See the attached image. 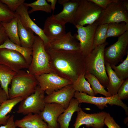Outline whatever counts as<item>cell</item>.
I'll return each instance as SVG.
<instances>
[{
    "label": "cell",
    "mask_w": 128,
    "mask_h": 128,
    "mask_svg": "<svg viewBox=\"0 0 128 128\" xmlns=\"http://www.w3.org/2000/svg\"><path fill=\"white\" fill-rule=\"evenodd\" d=\"M74 97L78 100L79 103H84L94 104L101 110L107 107V104L120 106L124 110L126 115L128 114L127 106L119 98L117 94L109 97H97L76 91Z\"/></svg>",
    "instance_id": "obj_9"
},
{
    "label": "cell",
    "mask_w": 128,
    "mask_h": 128,
    "mask_svg": "<svg viewBox=\"0 0 128 128\" xmlns=\"http://www.w3.org/2000/svg\"><path fill=\"white\" fill-rule=\"evenodd\" d=\"M23 99L21 97H17L8 99L0 105V126L5 125L10 116L7 115L13 108Z\"/></svg>",
    "instance_id": "obj_24"
},
{
    "label": "cell",
    "mask_w": 128,
    "mask_h": 128,
    "mask_svg": "<svg viewBox=\"0 0 128 128\" xmlns=\"http://www.w3.org/2000/svg\"><path fill=\"white\" fill-rule=\"evenodd\" d=\"M0 63L7 66L16 73L23 69H28L29 66L20 53L5 48L0 49Z\"/></svg>",
    "instance_id": "obj_12"
},
{
    "label": "cell",
    "mask_w": 128,
    "mask_h": 128,
    "mask_svg": "<svg viewBox=\"0 0 128 128\" xmlns=\"http://www.w3.org/2000/svg\"><path fill=\"white\" fill-rule=\"evenodd\" d=\"M9 38L5 28L2 23L0 22V46Z\"/></svg>",
    "instance_id": "obj_39"
},
{
    "label": "cell",
    "mask_w": 128,
    "mask_h": 128,
    "mask_svg": "<svg viewBox=\"0 0 128 128\" xmlns=\"http://www.w3.org/2000/svg\"><path fill=\"white\" fill-rule=\"evenodd\" d=\"M9 89V99L21 97L23 99L34 93L38 85L36 77L23 69L16 73Z\"/></svg>",
    "instance_id": "obj_3"
},
{
    "label": "cell",
    "mask_w": 128,
    "mask_h": 128,
    "mask_svg": "<svg viewBox=\"0 0 128 128\" xmlns=\"http://www.w3.org/2000/svg\"><path fill=\"white\" fill-rule=\"evenodd\" d=\"M85 77L90 84L95 95L98 94H101L105 97H109L112 96L105 89L97 78L91 73H85Z\"/></svg>",
    "instance_id": "obj_29"
},
{
    "label": "cell",
    "mask_w": 128,
    "mask_h": 128,
    "mask_svg": "<svg viewBox=\"0 0 128 128\" xmlns=\"http://www.w3.org/2000/svg\"><path fill=\"white\" fill-rule=\"evenodd\" d=\"M110 66L117 76L121 79L124 80L128 78V53L126 59L119 65Z\"/></svg>",
    "instance_id": "obj_33"
},
{
    "label": "cell",
    "mask_w": 128,
    "mask_h": 128,
    "mask_svg": "<svg viewBox=\"0 0 128 128\" xmlns=\"http://www.w3.org/2000/svg\"><path fill=\"white\" fill-rule=\"evenodd\" d=\"M108 44L106 42L95 47L90 53L85 58V73L95 76L105 88L107 87L109 82L104 57L105 49Z\"/></svg>",
    "instance_id": "obj_2"
},
{
    "label": "cell",
    "mask_w": 128,
    "mask_h": 128,
    "mask_svg": "<svg viewBox=\"0 0 128 128\" xmlns=\"http://www.w3.org/2000/svg\"><path fill=\"white\" fill-rule=\"evenodd\" d=\"M1 103H0V105L1 104Z\"/></svg>",
    "instance_id": "obj_45"
},
{
    "label": "cell",
    "mask_w": 128,
    "mask_h": 128,
    "mask_svg": "<svg viewBox=\"0 0 128 128\" xmlns=\"http://www.w3.org/2000/svg\"><path fill=\"white\" fill-rule=\"evenodd\" d=\"M68 0H59L57 1L59 3L62 5L63 4L66 2Z\"/></svg>",
    "instance_id": "obj_44"
},
{
    "label": "cell",
    "mask_w": 128,
    "mask_h": 128,
    "mask_svg": "<svg viewBox=\"0 0 128 128\" xmlns=\"http://www.w3.org/2000/svg\"><path fill=\"white\" fill-rule=\"evenodd\" d=\"M17 127L14 121V116L12 115L8 119L6 124L0 126V128H16Z\"/></svg>",
    "instance_id": "obj_40"
},
{
    "label": "cell",
    "mask_w": 128,
    "mask_h": 128,
    "mask_svg": "<svg viewBox=\"0 0 128 128\" xmlns=\"http://www.w3.org/2000/svg\"><path fill=\"white\" fill-rule=\"evenodd\" d=\"M103 10L90 0H79L75 19V25L83 26L93 23L99 18Z\"/></svg>",
    "instance_id": "obj_5"
},
{
    "label": "cell",
    "mask_w": 128,
    "mask_h": 128,
    "mask_svg": "<svg viewBox=\"0 0 128 128\" xmlns=\"http://www.w3.org/2000/svg\"><path fill=\"white\" fill-rule=\"evenodd\" d=\"M16 16L15 12L10 10L6 5L0 1V22L8 23Z\"/></svg>",
    "instance_id": "obj_34"
},
{
    "label": "cell",
    "mask_w": 128,
    "mask_h": 128,
    "mask_svg": "<svg viewBox=\"0 0 128 128\" xmlns=\"http://www.w3.org/2000/svg\"><path fill=\"white\" fill-rule=\"evenodd\" d=\"M96 22L98 25L122 22L128 23V10L124 7L123 0H113L103 10Z\"/></svg>",
    "instance_id": "obj_6"
},
{
    "label": "cell",
    "mask_w": 128,
    "mask_h": 128,
    "mask_svg": "<svg viewBox=\"0 0 128 128\" xmlns=\"http://www.w3.org/2000/svg\"><path fill=\"white\" fill-rule=\"evenodd\" d=\"M70 32L66 33L62 36L51 41L45 48L66 51H80L79 42Z\"/></svg>",
    "instance_id": "obj_16"
},
{
    "label": "cell",
    "mask_w": 128,
    "mask_h": 128,
    "mask_svg": "<svg viewBox=\"0 0 128 128\" xmlns=\"http://www.w3.org/2000/svg\"><path fill=\"white\" fill-rule=\"evenodd\" d=\"M78 100L73 98L68 107L58 117L57 122L60 128H69V123L73 114L79 111L81 109Z\"/></svg>",
    "instance_id": "obj_21"
},
{
    "label": "cell",
    "mask_w": 128,
    "mask_h": 128,
    "mask_svg": "<svg viewBox=\"0 0 128 128\" xmlns=\"http://www.w3.org/2000/svg\"><path fill=\"white\" fill-rule=\"evenodd\" d=\"M45 49L53 72L73 82L85 72V57L80 51Z\"/></svg>",
    "instance_id": "obj_1"
},
{
    "label": "cell",
    "mask_w": 128,
    "mask_h": 128,
    "mask_svg": "<svg viewBox=\"0 0 128 128\" xmlns=\"http://www.w3.org/2000/svg\"><path fill=\"white\" fill-rule=\"evenodd\" d=\"M79 3V0H68L62 5V10L54 15V17L60 22L65 24L67 23L75 25V19Z\"/></svg>",
    "instance_id": "obj_19"
},
{
    "label": "cell",
    "mask_w": 128,
    "mask_h": 128,
    "mask_svg": "<svg viewBox=\"0 0 128 128\" xmlns=\"http://www.w3.org/2000/svg\"><path fill=\"white\" fill-rule=\"evenodd\" d=\"M31 62L27 70L35 77L41 74L53 72L50 65L49 55L45 48L44 42L36 36L32 48Z\"/></svg>",
    "instance_id": "obj_4"
},
{
    "label": "cell",
    "mask_w": 128,
    "mask_h": 128,
    "mask_svg": "<svg viewBox=\"0 0 128 128\" xmlns=\"http://www.w3.org/2000/svg\"><path fill=\"white\" fill-rule=\"evenodd\" d=\"M117 94L121 99H127L128 98V78L124 80L119 88Z\"/></svg>",
    "instance_id": "obj_36"
},
{
    "label": "cell",
    "mask_w": 128,
    "mask_h": 128,
    "mask_svg": "<svg viewBox=\"0 0 128 128\" xmlns=\"http://www.w3.org/2000/svg\"><path fill=\"white\" fill-rule=\"evenodd\" d=\"M8 99L9 98L6 93L0 87V103H1Z\"/></svg>",
    "instance_id": "obj_41"
},
{
    "label": "cell",
    "mask_w": 128,
    "mask_h": 128,
    "mask_svg": "<svg viewBox=\"0 0 128 128\" xmlns=\"http://www.w3.org/2000/svg\"><path fill=\"white\" fill-rule=\"evenodd\" d=\"M24 5L27 7L32 8L28 11L29 14L36 11H41L47 13H51L52 11L50 5L46 0H37L31 3H24Z\"/></svg>",
    "instance_id": "obj_32"
},
{
    "label": "cell",
    "mask_w": 128,
    "mask_h": 128,
    "mask_svg": "<svg viewBox=\"0 0 128 128\" xmlns=\"http://www.w3.org/2000/svg\"><path fill=\"white\" fill-rule=\"evenodd\" d=\"M54 15L53 14L46 18L43 29L50 41L62 36L66 33L65 24L57 20Z\"/></svg>",
    "instance_id": "obj_18"
},
{
    "label": "cell",
    "mask_w": 128,
    "mask_h": 128,
    "mask_svg": "<svg viewBox=\"0 0 128 128\" xmlns=\"http://www.w3.org/2000/svg\"><path fill=\"white\" fill-rule=\"evenodd\" d=\"M104 123L108 128H121L120 126L116 123L113 117L108 113H107L105 115Z\"/></svg>",
    "instance_id": "obj_37"
},
{
    "label": "cell",
    "mask_w": 128,
    "mask_h": 128,
    "mask_svg": "<svg viewBox=\"0 0 128 128\" xmlns=\"http://www.w3.org/2000/svg\"><path fill=\"white\" fill-rule=\"evenodd\" d=\"M65 110L62 105L58 104H46L43 110L38 114L47 123L48 128H59L57 119Z\"/></svg>",
    "instance_id": "obj_15"
},
{
    "label": "cell",
    "mask_w": 128,
    "mask_h": 128,
    "mask_svg": "<svg viewBox=\"0 0 128 128\" xmlns=\"http://www.w3.org/2000/svg\"><path fill=\"white\" fill-rule=\"evenodd\" d=\"M35 77L38 85L47 95L73 83L53 72L43 74Z\"/></svg>",
    "instance_id": "obj_11"
},
{
    "label": "cell",
    "mask_w": 128,
    "mask_h": 128,
    "mask_svg": "<svg viewBox=\"0 0 128 128\" xmlns=\"http://www.w3.org/2000/svg\"><path fill=\"white\" fill-rule=\"evenodd\" d=\"M106 113L102 112L88 114L84 112L81 108L77 112V117L73 125L74 128H79L83 125L87 128H102L105 125L104 121Z\"/></svg>",
    "instance_id": "obj_13"
},
{
    "label": "cell",
    "mask_w": 128,
    "mask_h": 128,
    "mask_svg": "<svg viewBox=\"0 0 128 128\" xmlns=\"http://www.w3.org/2000/svg\"><path fill=\"white\" fill-rule=\"evenodd\" d=\"M72 85L54 91L45 96V103L58 104L62 105L65 109H66L68 107L71 100L74 97L75 92Z\"/></svg>",
    "instance_id": "obj_17"
},
{
    "label": "cell",
    "mask_w": 128,
    "mask_h": 128,
    "mask_svg": "<svg viewBox=\"0 0 128 128\" xmlns=\"http://www.w3.org/2000/svg\"><path fill=\"white\" fill-rule=\"evenodd\" d=\"M16 73L9 67L0 63V87L5 92L8 98V86Z\"/></svg>",
    "instance_id": "obj_26"
},
{
    "label": "cell",
    "mask_w": 128,
    "mask_h": 128,
    "mask_svg": "<svg viewBox=\"0 0 128 128\" xmlns=\"http://www.w3.org/2000/svg\"><path fill=\"white\" fill-rule=\"evenodd\" d=\"M17 18L16 15V17L8 23H0L4 27L9 40L21 46L18 33Z\"/></svg>",
    "instance_id": "obj_27"
},
{
    "label": "cell",
    "mask_w": 128,
    "mask_h": 128,
    "mask_svg": "<svg viewBox=\"0 0 128 128\" xmlns=\"http://www.w3.org/2000/svg\"><path fill=\"white\" fill-rule=\"evenodd\" d=\"M109 82L106 87L107 91L112 96L117 94L118 90L124 80L120 79L116 75L109 64L105 63Z\"/></svg>",
    "instance_id": "obj_23"
},
{
    "label": "cell",
    "mask_w": 128,
    "mask_h": 128,
    "mask_svg": "<svg viewBox=\"0 0 128 128\" xmlns=\"http://www.w3.org/2000/svg\"><path fill=\"white\" fill-rule=\"evenodd\" d=\"M0 1L6 5L10 10L14 12L25 1L24 0H0Z\"/></svg>",
    "instance_id": "obj_35"
},
{
    "label": "cell",
    "mask_w": 128,
    "mask_h": 128,
    "mask_svg": "<svg viewBox=\"0 0 128 128\" xmlns=\"http://www.w3.org/2000/svg\"><path fill=\"white\" fill-rule=\"evenodd\" d=\"M24 3L20 5L15 12L24 27L31 30L43 40L45 47L46 46L50 41L45 34L43 30L38 26L31 19L28 13V7Z\"/></svg>",
    "instance_id": "obj_14"
},
{
    "label": "cell",
    "mask_w": 128,
    "mask_h": 128,
    "mask_svg": "<svg viewBox=\"0 0 128 128\" xmlns=\"http://www.w3.org/2000/svg\"><path fill=\"white\" fill-rule=\"evenodd\" d=\"M15 123L17 127L21 128H48L47 123L38 114H28Z\"/></svg>",
    "instance_id": "obj_20"
},
{
    "label": "cell",
    "mask_w": 128,
    "mask_h": 128,
    "mask_svg": "<svg viewBox=\"0 0 128 128\" xmlns=\"http://www.w3.org/2000/svg\"><path fill=\"white\" fill-rule=\"evenodd\" d=\"M108 24L99 25L96 29L94 38L93 47L101 45L106 41Z\"/></svg>",
    "instance_id": "obj_31"
},
{
    "label": "cell",
    "mask_w": 128,
    "mask_h": 128,
    "mask_svg": "<svg viewBox=\"0 0 128 128\" xmlns=\"http://www.w3.org/2000/svg\"><path fill=\"white\" fill-rule=\"evenodd\" d=\"M47 2L51 3L50 6L52 11L53 12L55 8V5L57 0H47Z\"/></svg>",
    "instance_id": "obj_42"
},
{
    "label": "cell",
    "mask_w": 128,
    "mask_h": 128,
    "mask_svg": "<svg viewBox=\"0 0 128 128\" xmlns=\"http://www.w3.org/2000/svg\"><path fill=\"white\" fill-rule=\"evenodd\" d=\"M5 48L15 51L24 58L29 65L31 61L32 54V48H27L17 45L11 41L9 38L0 46V49Z\"/></svg>",
    "instance_id": "obj_25"
},
{
    "label": "cell",
    "mask_w": 128,
    "mask_h": 128,
    "mask_svg": "<svg viewBox=\"0 0 128 128\" xmlns=\"http://www.w3.org/2000/svg\"><path fill=\"white\" fill-rule=\"evenodd\" d=\"M123 3L124 7L128 10V0H123Z\"/></svg>",
    "instance_id": "obj_43"
},
{
    "label": "cell",
    "mask_w": 128,
    "mask_h": 128,
    "mask_svg": "<svg viewBox=\"0 0 128 128\" xmlns=\"http://www.w3.org/2000/svg\"><path fill=\"white\" fill-rule=\"evenodd\" d=\"M45 93L38 85L34 93L20 102L16 113L26 115L39 114L43 110L46 104Z\"/></svg>",
    "instance_id": "obj_8"
},
{
    "label": "cell",
    "mask_w": 128,
    "mask_h": 128,
    "mask_svg": "<svg viewBox=\"0 0 128 128\" xmlns=\"http://www.w3.org/2000/svg\"><path fill=\"white\" fill-rule=\"evenodd\" d=\"M98 25L96 22L86 26L76 25L77 33L74 36L79 41L80 51L86 57L93 50V44L95 32Z\"/></svg>",
    "instance_id": "obj_10"
},
{
    "label": "cell",
    "mask_w": 128,
    "mask_h": 128,
    "mask_svg": "<svg viewBox=\"0 0 128 128\" xmlns=\"http://www.w3.org/2000/svg\"><path fill=\"white\" fill-rule=\"evenodd\" d=\"M85 72L81 74L74 82L72 86L75 91L85 93L91 96L96 95L91 88L90 84L85 77Z\"/></svg>",
    "instance_id": "obj_28"
},
{
    "label": "cell",
    "mask_w": 128,
    "mask_h": 128,
    "mask_svg": "<svg viewBox=\"0 0 128 128\" xmlns=\"http://www.w3.org/2000/svg\"><path fill=\"white\" fill-rule=\"evenodd\" d=\"M103 10L105 9L108 6L113 0H90Z\"/></svg>",
    "instance_id": "obj_38"
},
{
    "label": "cell",
    "mask_w": 128,
    "mask_h": 128,
    "mask_svg": "<svg viewBox=\"0 0 128 128\" xmlns=\"http://www.w3.org/2000/svg\"><path fill=\"white\" fill-rule=\"evenodd\" d=\"M17 16L18 32L21 46L27 48H32L36 36L34 35V32L31 30L24 27Z\"/></svg>",
    "instance_id": "obj_22"
},
{
    "label": "cell",
    "mask_w": 128,
    "mask_h": 128,
    "mask_svg": "<svg viewBox=\"0 0 128 128\" xmlns=\"http://www.w3.org/2000/svg\"><path fill=\"white\" fill-rule=\"evenodd\" d=\"M128 30V23L124 22L108 24L106 37H119Z\"/></svg>",
    "instance_id": "obj_30"
},
{
    "label": "cell",
    "mask_w": 128,
    "mask_h": 128,
    "mask_svg": "<svg viewBox=\"0 0 128 128\" xmlns=\"http://www.w3.org/2000/svg\"><path fill=\"white\" fill-rule=\"evenodd\" d=\"M128 30L118 37L114 43L106 48L104 51L105 63L110 66L116 65L123 61V58L128 53Z\"/></svg>",
    "instance_id": "obj_7"
}]
</instances>
